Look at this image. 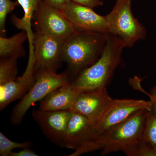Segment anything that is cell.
<instances>
[{"instance_id": "obj_5", "label": "cell", "mask_w": 156, "mask_h": 156, "mask_svg": "<svg viewBox=\"0 0 156 156\" xmlns=\"http://www.w3.org/2000/svg\"><path fill=\"white\" fill-rule=\"evenodd\" d=\"M34 75L35 81L33 86L13 108L10 119L12 125L22 122L27 112L34 104L41 101L54 89L71 83L66 71L58 74L41 70L36 72Z\"/></svg>"}, {"instance_id": "obj_1", "label": "cell", "mask_w": 156, "mask_h": 156, "mask_svg": "<svg viewBox=\"0 0 156 156\" xmlns=\"http://www.w3.org/2000/svg\"><path fill=\"white\" fill-rule=\"evenodd\" d=\"M107 33L76 30L64 41L62 60L72 81L83 70L97 61L106 44Z\"/></svg>"}, {"instance_id": "obj_15", "label": "cell", "mask_w": 156, "mask_h": 156, "mask_svg": "<svg viewBox=\"0 0 156 156\" xmlns=\"http://www.w3.org/2000/svg\"><path fill=\"white\" fill-rule=\"evenodd\" d=\"M27 40L28 36L24 30L10 37H0V58L17 59L23 57L25 51L23 44Z\"/></svg>"}, {"instance_id": "obj_10", "label": "cell", "mask_w": 156, "mask_h": 156, "mask_svg": "<svg viewBox=\"0 0 156 156\" xmlns=\"http://www.w3.org/2000/svg\"><path fill=\"white\" fill-rule=\"evenodd\" d=\"M112 99L106 87L81 90L69 111L84 116L95 126Z\"/></svg>"}, {"instance_id": "obj_22", "label": "cell", "mask_w": 156, "mask_h": 156, "mask_svg": "<svg viewBox=\"0 0 156 156\" xmlns=\"http://www.w3.org/2000/svg\"><path fill=\"white\" fill-rule=\"evenodd\" d=\"M72 2L81 5L87 6L93 9L103 5L102 0H71Z\"/></svg>"}, {"instance_id": "obj_6", "label": "cell", "mask_w": 156, "mask_h": 156, "mask_svg": "<svg viewBox=\"0 0 156 156\" xmlns=\"http://www.w3.org/2000/svg\"><path fill=\"white\" fill-rule=\"evenodd\" d=\"M94 125L86 117L72 112L68 124L64 148L74 150L69 156H79L98 151Z\"/></svg>"}, {"instance_id": "obj_4", "label": "cell", "mask_w": 156, "mask_h": 156, "mask_svg": "<svg viewBox=\"0 0 156 156\" xmlns=\"http://www.w3.org/2000/svg\"><path fill=\"white\" fill-rule=\"evenodd\" d=\"M132 2V0H116L111 11L105 15L108 33L119 37L126 48H133L147 36L145 27L133 14Z\"/></svg>"}, {"instance_id": "obj_16", "label": "cell", "mask_w": 156, "mask_h": 156, "mask_svg": "<svg viewBox=\"0 0 156 156\" xmlns=\"http://www.w3.org/2000/svg\"><path fill=\"white\" fill-rule=\"evenodd\" d=\"M41 0H17L19 5L23 10V16L21 18L16 17L14 18V23L18 29L25 31L30 34L33 33L32 22L34 14L37 11Z\"/></svg>"}, {"instance_id": "obj_19", "label": "cell", "mask_w": 156, "mask_h": 156, "mask_svg": "<svg viewBox=\"0 0 156 156\" xmlns=\"http://www.w3.org/2000/svg\"><path fill=\"white\" fill-rule=\"evenodd\" d=\"M33 143L30 141L18 143L9 139L2 132H0V155L10 156V154L14 149L30 148L32 147Z\"/></svg>"}, {"instance_id": "obj_8", "label": "cell", "mask_w": 156, "mask_h": 156, "mask_svg": "<svg viewBox=\"0 0 156 156\" xmlns=\"http://www.w3.org/2000/svg\"><path fill=\"white\" fill-rule=\"evenodd\" d=\"M36 30L65 41L76 30L62 11L41 0L34 14Z\"/></svg>"}, {"instance_id": "obj_20", "label": "cell", "mask_w": 156, "mask_h": 156, "mask_svg": "<svg viewBox=\"0 0 156 156\" xmlns=\"http://www.w3.org/2000/svg\"><path fill=\"white\" fill-rule=\"evenodd\" d=\"M125 154L127 156H156V149L141 140L129 148Z\"/></svg>"}, {"instance_id": "obj_14", "label": "cell", "mask_w": 156, "mask_h": 156, "mask_svg": "<svg viewBox=\"0 0 156 156\" xmlns=\"http://www.w3.org/2000/svg\"><path fill=\"white\" fill-rule=\"evenodd\" d=\"M81 90L69 83L54 89L40 101L39 108L48 111H69Z\"/></svg>"}, {"instance_id": "obj_21", "label": "cell", "mask_w": 156, "mask_h": 156, "mask_svg": "<svg viewBox=\"0 0 156 156\" xmlns=\"http://www.w3.org/2000/svg\"><path fill=\"white\" fill-rule=\"evenodd\" d=\"M19 5L17 1L11 0H0V34L1 36H5L6 21L8 14L11 13L15 7Z\"/></svg>"}, {"instance_id": "obj_7", "label": "cell", "mask_w": 156, "mask_h": 156, "mask_svg": "<svg viewBox=\"0 0 156 156\" xmlns=\"http://www.w3.org/2000/svg\"><path fill=\"white\" fill-rule=\"evenodd\" d=\"M65 41L36 30L34 32V73L47 70L56 73L61 67Z\"/></svg>"}, {"instance_id": "obj_9", "label": "cell", "mask_w": 156, "mask_h": 156, "mask_svg": "<svg viewBox=\"0 0 156 156\" xmlns=\"http://www.w3.org/2000/svg\"><path fill=\"white\" fill-rule=\"evenodd\" d=\"M152 103L151 100L138 99H112L100 119L94 126L97 135L119 124L136 112L143 109L151 111Z\"/></svg>"}, {"instance_id": "obj_11", "label": "cell", "mask_w": 156, "mask_h": 156, "mask_svg": "<svg viewBox=\"0 0 156 156\" xmlns=\"http://www.w3.org/2000/svg\"><path fill=\"white\" fill-rule=\"evenodd\" d=\"M71 114L69 111H48L40 108L32 112L34 120L46 137L61 147H64L68 124Z\"/></svg>"}, {"instance_id": "obj_13", "label": "cell", "mask_w": 156, "mask_h": 156, "mask_svg": "<svg viewBox=\"0 0 156 156\" xmlns=\"http://www.w3.org/2000/svg\"><path fill=\"white\" fill-rule=\"evenodd\" d=\"M35 81L34 73L25 71L21 77L15 80L0 84V110H3L11 102L22 98Z\"/></svg>"}, {"instance_id": "obj_3", "label": "cell", "mask_w": 156, "mask_h": 156, "mask_svg": "<svg viewBox=\"0 0 156 156\" xmlns=\"http://www.w3.org/2000/svg\"><path fill=\"white\" fill-rule=\"evenodd\" d=\"M150 111L143 109L125 121L98 135L95 143L102 155L126 151L141 140L143 131Z\"/></svg>"}, {"instance_id": "obj_25", "label": "cell", "mask_w": 156, "mask_h": 156, "mask_svg": "<svg viewBox=\"0 0 156 156\" xmlns=\"http://www.w3.org/2000/svg\"><path fill=\"white\" fill-rule=\"evenodd\" d=\"M148 95L152 103V108L156 110V86L151 88Z\"/></svg>"}, {"instance_id": "obj_24", "label": "cell", "mask_w": 156, "mask_h": 156, "mask_svg": "<svg viewBox=\"0 0 156 156\" xmlns=\"http://www.w3.org/2000/svg\"><path fill=\"white\" fill-rule=\"evenodd\" d=\"M35 152L32 150L30 149V148H25L22 149L21 150L19 151L15 152L12 151L10 154V156H37Z\"/></svg>"}, {"instance_id": "obj_18", "label": "cell", "mask_w": 156, "mask_h": 156, "mask_svg": "<svg viewBox=\"0 0 156 156\" xmlns=\"http://www.w3.org/2000/svg\"><path fill=\"white\" fill-rule=\"evenodd\" d=\"M141 140L156 149V110L152 108L148 113Z\"/></svg>"}, {"instance_id": "obj_23", "label": "cell", "mask_w": 156, "mask_h": 156, "mask_svg": "<svg viewBox=\"0 0 156 156\" xmlns=\"http://www.w3.org/2000/svg\"><path fill=\"white\" fill-rule=\"evenodd\" d=\"M43 1L51 7L60 11H62L71 0H43Z\"/></svg>"}, {"instance_id": "obj_2", "label": "cell", "mask_w": 156, "mask_h": 156, "mask_svg": "<svg viewBox=\"0 0 156 156\" xmlns=\"http://www.w3.org/2000/svg\"><path fill=\"white\" fill-rule=\"evenodd\" d=\"M117 36L107 33L106 44L102 53L94 64L81 72L71 84L80 90L106 87L119 65L125 48Z\"/></svg>"}, {"instance_id": "obj_17", "label": "cell", "mask_w": 156, "mask_h": 156, "mask_svg": "<svg viewBox=\"0 0 156 156\" xmlns=\"http://www.w3.org/2000/svg\"><path fill=\"white\" fill-rule=\"evenodd\" d=\"M17 59L0 58V84L17 79Z\"/></svg>"}, {"instance_id": "obj_26", "label": "cell", "mask_w": 156, "mask_h": 156, "mask_svg": "<svg viewBox=\"0 0 156 156\" xmlns=\"http://www.w3.org/2000/svg\"><path fill=\"white\" fill-rule=\"evenodd\" d=\"M155 1H156V0H155Z\"/></svg>"}, {"instance_id": "obj_12", "label": "cell", "mask_w": 156, "mask_h": 156, "mask_svg": "<svg viewBox=\"0 0 156 156\" xmlns=\"http://www.w3.org/2000/svg\"><path fill=\"white\" fill-rule=\"evenodd\" d=\"M76 30L99 33H108L106 17L97 14L92 8L70 1L62 10Z\"/></svg>"}]
</instances>
